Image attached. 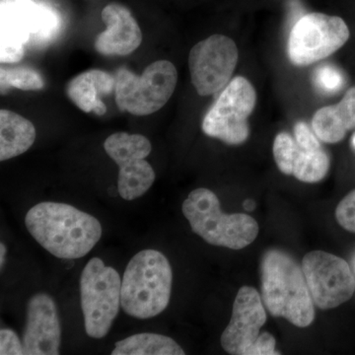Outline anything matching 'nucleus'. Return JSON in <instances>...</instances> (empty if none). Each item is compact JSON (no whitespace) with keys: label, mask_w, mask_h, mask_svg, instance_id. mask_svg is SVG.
Here are the masks:
<instances>
[{"label":"nucleus","mask_w":355,"mask_h":355,"mask_svg":"<svg viewBox=\"0 0 355 355\" xmlns=\"http://www.w3.org/2000/svg\"><path fill=\"white\" fill-rule=\"evenodd\" d=\"M330 169V158L323 148L306 149L298 146L294 148L291 161V174L304 183H318Z\"/></svg>","instance_id":"obj_20"},{"label":"nucleus","mask_w":355,"mask_h":355,"mask_svg":"<svg viewBox=\"0 0 355 355\" xmlns=\"http://www.w3.org/2000/svg\"><path fill=\"white\" fill-rule=\"evenodd\" d=\"M238 58L235 42L224 35H212L193 46L189 67L198 94L214 95L225 88L234 73Z\"/></svg>","instance_id":"obj_12"},{"label":"nucleus","mask_w":355,"mask_h":355,"mask_svg":"<svg viewBox=\"0 0 355 355\" xmlns=\"http://www.w3.org/2000/svg\"><path fill=\"white\" fill-rule=\"evenodd\" d=\"M60 342L62 328L57 304L49 294H35L27 303V321L22 338L24 354H60Z\"/></svg>","instance_id":"obj_14"},{"label":"nucleus","mask_w":355,"mask_h":355,"mask_svg":"<svg viewBox=\"0 0 355 355\" xmlns=\"http://www.w3.org/2000/svg\"><path fill=\"white\" fill-rule=\"evenodd\" d=\"M295 144V139L284 132H279L273 141L272 151L275 163L279 171L288 176L291 174V161Z\"/></svg>","instance_id":"obj_22"},{"label":"nucleus","mask_w":355,"mask_h":355,"mask_svg":"<svg viewBox=\"0 0 355 355\" xmlns=\"http://www.w3.org/2000/svg\"><path fill=\"white\" fill-rule=\"evenodd\" d=\"M25 224L44 249L64 260L86 256L102 237L96 217L67 203L40 202L27 212Z\"/></svg>","instance_id":"obj_1"},{"label":"nucleus","mask_w":355,"mask_h":355,"mask_svg":"<svg viewBox=\"0 0 355 355\" xmlns=\"http://www.w3.org/2000/svg\"><path fill=\"white\" fill-rule=\"evenodd\" d=\"M275 338L270 333H261L257 342L248 350L247 355H277Z\"/></svg>","instance_id":"obj_27"},{"label":"nucleus","mask_w":355,"mask_h":355,"mask_svg":"<svg viewBox=\"0 0 355 355\" xmlns=\"http://www.w3.org/2000/svg\"><path fill=\"white\" fill-rule=\"evenodd\" d=\"M347 23L338 16L309 13L292 27L287 53L296 67H307L330 57L349 39Z\"/></svg>","instance_id":"obj_9"},{"label":"nucleus","mask_w":355,"mask_h":355,"mask_svg":"<svg viewBox=\"0 0 355 355\" xmlns=\"http://www.w3.org/2000/svg\"><path fill=\"white\" fill-rule=\"evenodd\" d=\"M266 322L265 304L259 292L254 287H241L233 304L232 317L221 335L222 347L229 354L247 355Z\"/></svg>","instance_id":"obj_13"},{"label":"nucleus","mask_w":355,"mask_h":355,"mask_svg":"<svg viewBox=\"0 0 355 355\" xmlns=\"http://www.w3.org/2000/svg\"><path fill=\"white\" fill-rule=\"evenodd\" d=\"M352 144H354V146L355 147V135H354V137H352Z\"/></svg>","instance_id":"obj_30"},{"label":"nucleus","mask_w":355,"mask_h":355,"mask_svg":"<svg viewBox=\"0 0 355 355\" xmlns=\"http://www.w3.org/2000/svg\"><path fill=\"white\" fill-rule=\"evenodd\" d=\"M256 103L257 93L252 83L245 77H235L203 118L202 132L229 146L244 144L250 135L248 119Z\"/></svg>","instance_id":"obj_8"},{"label":"nucleus","mask_w":355,"mask_h":355,"mask_svg":"<svg viewBox=\"0 0 355 355\" xmlns=\"http://www.w3.org/2000/svg\"><path fill=\"white\" fill-rule=\"evenodd\" d=\"M314 80L318 88L326 93H335L340 90L345 84L342 72L333 65L328 64L317 69Z\"/></svg>","instance_id":"obj_23"},{"label":"nucleus","mask_w":355,"mask_h":355,"mask_svg":"<svg viewBox=\"0 0 355 355\" xmlns=\"http://www.w3.org/2000/svg\"><path fill=\"white\" fill-rule=\"evenodd\" d=\"M301 266L314 304L320 309H334L354 296V275L340 257L312 251L305 254Z\"/></svg>","instance_id":"obj_11"},{"label":"nucleus","mask_w":355,"mask_h":355,"mask_svg":"<svg viewBox=\"0 0 355 355\" xmlns=\"http://www.w3.org/2000/svg\"><path fill=\"white\" fill-rule=\"evenodd\" d=\"M6 247L3 243L0 244V266L3 268L4 263H6Z\"/></svg>","instance_id":"obj_28"},{"label":"nucleus","mask_w":355,"mask_h":355,"mask_svg":"<svg viewBox=\"0 0 355 355\" xmlns=\"http://www.w3.org/2000/svg\"><path fill=\"white\" fill-rule=\"evenodd\" d=\"M34 125L20 114L0 111V161L17 157L31 148L36 140Z\"/></svg>","instance_id":"obj_18"},{"label":"nucleus","mask_w":355,"mask_h":355,"mask_svg":"<svg viewBox=\"0 0 355 355\" xmlns=\"http://www.w3.org/2000/svg\"><path fill=\"white\" fill-rule=\"evenodd\" d=\"M294 139L299 146L306 149L321 148L320 139L307 123L299 121L294 127Z\"/></svg>","instance_id":"obj_26"},{"label":"nucleus","mask_w":355,"mask_h":355,"mask_svg":"<svg viewBox=\"0 0 355 355\" xmlns=\"http://www.w3.org/2000/svg\"><path fill=\"white\" fill-rule=\"evenodd\" d=\"M62 18L57 9L37 0H0V62L15 64L26 46H44L57 38Z\"/></svg>","instance_id":"obj_3"},{"label":"nucleus","mask_w":355,"mask_h":355,"mask_svg":"<svg viewBox=\"0 0 355 355\" xmlns=\"http://www.w3.org/2000/svg\"><path fill=\"white\" fill-rule=\"evenodd\" d=\"M336 218L340 226L355 233V190L343 198L336 209Z\"/></svg>","instance_id":"obj_24"},{"label":"nucleus","mask_w":355,"mask_h":355,"mask_svg":"<svg viewBox=\"0 0 355 355\" xmlns=\"http://www.w3.org/2000/svg\"><path fill=\"white\" fill-rule=\"evenodd\" d=\"M171 265L157 250L140 251L130 261L121 280V307L135 319L158 316L171 298Z\"/></svg>","instance_id":"obj_4"},{"label":"nucleus","mask_w":355,"mask_h":355,"mask_svg":"<svg viewBox=\"0 0 355 355\" xmlns=\"http://www.w3.org/2000/svg\"><path fill=\"white\" fill-rule=\"evenodd\" d=\"M116 86V77L100 69L83 72L67 86V94L70 100L85 113L103 116L107 112L101 97L111 94Z\"/></svg>","instance_id":"obj_16"},{"label":"nucleus","mask_w":355,"mask_h":355,"mask_svg":"<svg viewBox=\"0 0 355 355\" xmlns=\"http://www.w3.org/2000/svg\"><path fill=\"white\" fill-rule=\"evenodd\" d=\"M114 100L121 112L135 116H148L165 106L172 97L178 83L175 65L168 60H157L137 76L121 67L116 73Z\"/></svg>","instance_id":"obj_6"},{"label":"nucleus","mask_w":355,"mask_h":355,"mask_svg":"<svg viewBox=\"0 0 355 355\" xmlns=\"http://www.w3.org/2000/svg\"><path fill=\"white\" fill-rule=\"evenodd\" d=\"M0 354H24V347L19 336L11 329L4 328L0 331Z\"/></svg>","instance_id":"obj_25"},{"label":"nucleus","mask_w":355,"mask_h":355,"mask_svg":"<svg viewBox=\"0 0 355 355\" xmlns=\"http://www.w3.org/2000/svg\"><path fill=\"white\" fill-rule=\"evenodd\" d=\"M182 210L193 232L214 246L241 250L258 237V222L253 217L223 214L218 198L209 189L191 191Z\"/></svg>","instance_id":"obj_5"},{"label":"nucleus","mask_w":355,"mask_h":355,"mask_svg":"<svg viewBox=\"0 0 355 355\" xmlns=\"http://www.w3.org/2000/svg\"><path fill=\"white\" fill-rule=\"evenodd\" d=\"M1 93L16 88L24 91H38L44 88L43 77L37 70L28 67H1L0 69Z\"/></svg>","instance_id":"obj_21"},{"label":"nucleus","mask_w":355,"mask_h":355,"mask_svg":"<svg viewBox=\"0 0 355 355\" xmlns=\"http://www.w3.org/2000/svg\"><path fill=\"white\" fill-rule=\"evenodd\" d=\"M355 128V87L349 89L340 103L318 110L312 130L326 144H338Z\"/></svg>","instance_id":"obj_17"},{"label":"nucleus","mask_w":355,"mask_h":355,"mask_svg":"<svg viewBox=\"0 0 355 355\" xmlns=\"http://www.w3.org/2000/svg\"><path fill=\"white\" fill-rule=\"evenodd\" d=\"M113 355H184L173 338L158 334H137L116 343Z\"/></svg>","instance_id":"obj_19"},{"label":"nucleus","mask_w":355,"mask_h":355,"mask_svg":"<svg viewBox=\"0 0 355 355\" xmlns=\"http://www.w3.org/2000/svg\"><path fill=\"white\" fill-rule=\"evenodd\" d=\"M261 295L273 317L284 318L298 328H307L315 319L314 301L302 266L286 252L266 251L261 259Z\"/></svg>","instance_id":"obj_2"},{"label":"nucleus","mask_w":355,"mask_h":355,"mask_svg":"<svg viewBox=\"0 0 355 355\" xmlns=\"http://www.w3.org/2000/svg\"><path fill=\"white\" fill-rule=\"evenodd\" d=\"M254 207H256V203L253 200H246L244 202V209L246 210H254Z\"/></svg>","instance_id":"obj_29"},{"label":"nucleus","mask_w":355,"mask_h":355,"mask_svg":"<svg viewBox=\"0 0 355 355\" xmlns=\"http://www.w3.org/2000/svg\"><path fill=\"white\" fill-rule=\"evenodd\" d=\"M81 309L87 336L108 335L121 306L120 273L100 258L91 259L80 277Z\"/></svg>","instance_id":"obj_7"},{"label":"nucleus","mask_w":355,"mask_h":355,"mask_svg":"<svg viewBox=\"0 0 355 355\" xmlns=\"http://www.w3.org/2000/svg\"><path fill=\"white\" fill-rule=\"evenodd\" d=\"M106 30L98 35L95 49L104 55H128L139 48L142 33L127 7L111 3L102 11Z\"/></svg>","instance_id":"obj_15"},{"label":"nucleus","mask_w":355,"mask_h":355,"mask_svg":"<svg viewBox=\"0 0 355 355\" xmlns=\"http://www.w3.org/2000/svg\"><path fill=\"white\" fill-rule=\"evenodd\" d=\"M104 149L120 168L118 190L121 197L135 200L146 193L155 181L153 166L146 160L153 150L149 139L141 135L116 132L105 140Z\"/></svg>","instance_id":"obj_10"}]
</instances>
